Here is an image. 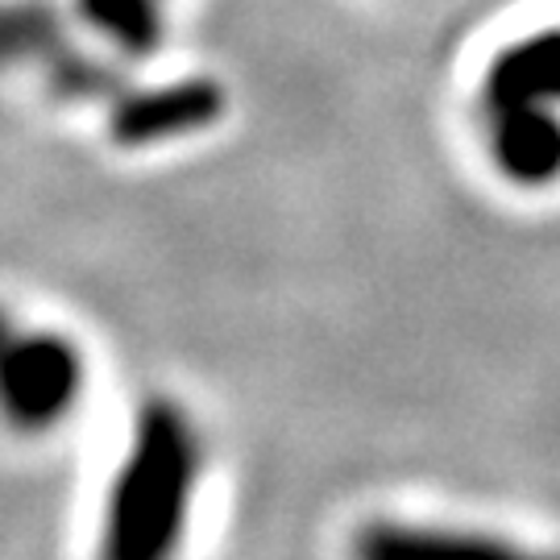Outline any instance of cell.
I'll list each match as a JSON object with an SVG mask.
<instances>
[{"label": "cell", "instance_id": "1", "mask_svg": "<svg viewBox=\"0 0 560 560\" xmlns=\"http://www.w3.org/2000/svg\"><path fill=\"white\" fill-rule=\"evenodd\" d=\"M0 62L30 67L62 101L101 104L120 145H159L200 133L224 113L221 88L212 83H166L138 88L120 67H101L80 50L55 9L18 0L0 4Z\"/></svg>", "mask_w": 560, "mask_h": 560}, {"label": "cell", "instance_id": "2", "mask_svg": "<svg viewBox=\"0 0 560 560\" xmlns=\"http://www.w3.org/2000/svg\"><path fill=\"white\" fill-rule=\"evenodd\" d=\"M203 474V441L191 411L150 399L133 420L129 448L108 486L101 520V560H175L187 536Z\"/></svg>", "mask_w": 560, "mask_h": 560}, {"label": "cell", "instance_id": "3", "mask_svg": "<svg viewBox=\"0 0 560 560\" xmlns=\"http://www.w3.org/2000/svg\"><path fill=\"white\" fill-rule=\"evenodd\" d=\"M88 365L75 340L30 328L0 307V420L21 436L55 432L83 399Z\"/></svg>", "mask_w": 560, "mask_h": 560}, {"label": "cell", "instance_id": "4", "mask_svg": "<svg viewBox=\"0 0 560 560\" xmlns=\"http://www.w3.org/2000/svg\"><path fill=\"white\" fill-rule=\"evenodd\" d=\"M353 560H560V552L474 527L374 520L353 536Z\"/></svg>", "mask_w": 560, "mask_h": 560}, {"label": "cell", "instance_id": "5", "mask_svg": "<svg viewBox=\"0 0 560 560\" xmlns=\"http://www.w3.org/2000/svg\"><path fill=\"white\" fill-rule=\"evenodd\" d=\"M80 30L117 50V59L141 62L162 46L166 0H80Z\"/></svg>", "mask_w": 560, "mask_h": 560}]
</instances>
